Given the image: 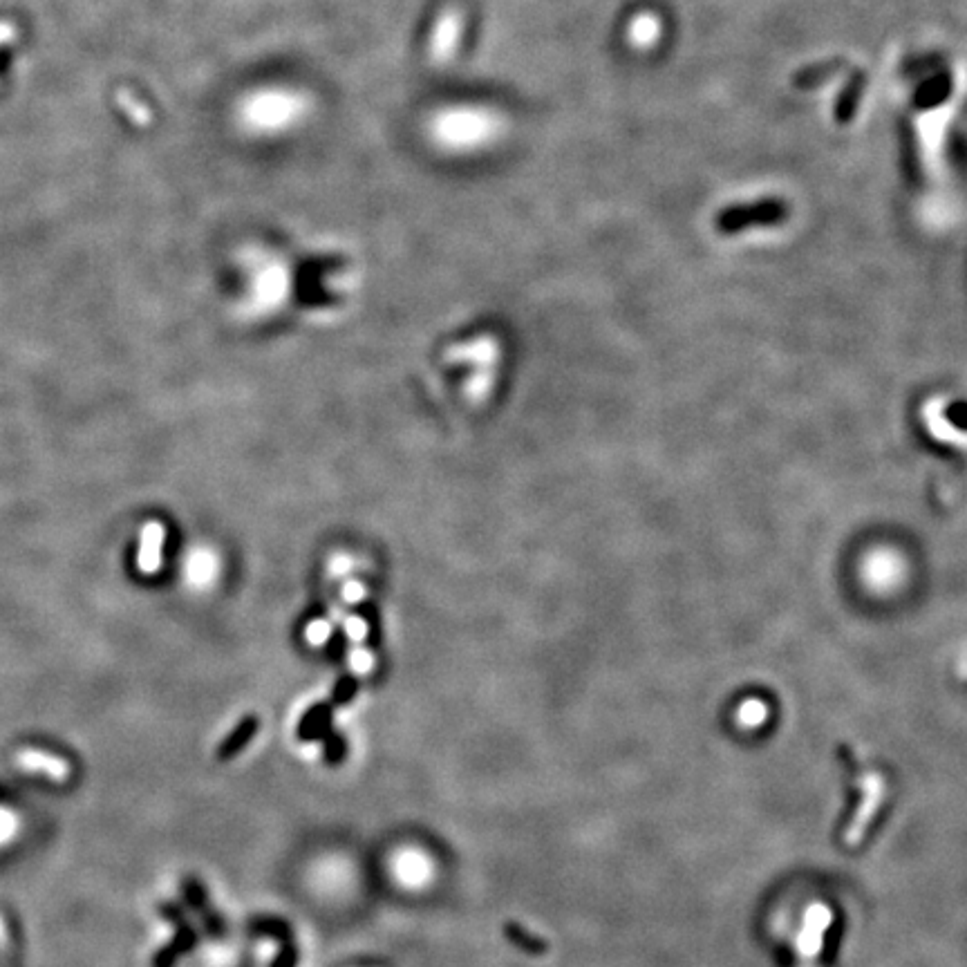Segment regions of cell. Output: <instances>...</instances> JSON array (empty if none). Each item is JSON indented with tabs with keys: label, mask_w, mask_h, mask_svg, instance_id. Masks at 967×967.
<instances>
[{
	"label": "cell",
	"mask_w": 967,
	"mask_h": 967,
	"mask_svg": "<svg viewBox=\"0 0 967 967\" xmlns=\"http://www.w3.org/2000/svg\"><path fill=\"white\" fill-rule=\"evenodd\" d=\"M166 542V529L159 522H148L142 529L137 551V567L146 576H155L162 567V551Z\"/></svg>",
	"instance_id": "6da1fadb"
},
{
	"label": "cell",
	"mask_w": 967,
	"mask_h": 967,
	"mask_svg": "<svg viewBox=\"0 0 967 967\" xmlns=\"http://www.w3.org/2000/svg\"><path fill=\"white\" fill-rule=\"evenodd\" d=\"M397 873L406 885L419 887L424 885V882H428L430 873H433V867H430V862L424 856H419V853H403L399 858Z\"/></svg>",
	"instance_id": "7a4b0ae2"
},
{
	"label": "cell",
	"mask_w": 967,
	"mask_h": 967,
	"mask_svg": "<svg viewBox=\"0 0 967 967\" xmlns=\"http://www.w3.org/2000/svg\"><path fill=\"white\" fill-rule=\"evenodd\" d=\"M256 732H258V719L256 717H244L240 721V726L231 732L229 739L224 741V744L220 746V759H231V757H236L240 750L249 744V741L256 737Z\"/></svg>",
	"instance_id": "3957f363"
},
{
	"label": "cell",
	"mask_w": 967,
	"mask_h": 967,
	"mask_svg": "<svg viewBox=\"0 0 967 967\" xmlns=\"http://www.w3.org/2000/svg\"><path fill=\"white\" fill-rule=\"evenodd\" d=\"M330 717H332L330 706H314L303 717V721H300L298 737L300 739H318V737H325L327 730H330Z\"/></svg>",
	"instance_id": "277c9868"
},
{
	"label": "cell",
	"mask_w": 967,
	"mask_h": 967,
	"mask_svg": "<svg viewBox=\"0 0 967 967\" xmlns=\"http://www.w3.org/2000/svg\"><path fill=\"white\" fill-rule=\"evenodd\" d=\"M186 894H189V900H191V903H193V907H195V909H200V914L204 916L206 925H209L211 932H213V934H218V936H222L224 927H222V923H220V918L215 916V914L211 912V909H209V903H206V894H204V889H202L200 882H193V880L186 882Z\"/></svg>",
	"instance_id": "5b68a950"
},
{
	"label": "cell",
	"mask_w": 967,
	"mask_h": 967,
	"mask_svg": "<svg viewBox=\"0 0 967 967\" xmlns=\"http://www.w3.org/2000/svg\"><path fill=\"white\" fill-rule=\"evenodd\" d=\"M506 936H509L515 945L522 947V950L529 952V954H544V952H547V943H544L542 938L529 934L527 929L515 925V923L506 925Z\"/></svg>",
	"instance_id": "8992f818"
},
{
	"label": "cell",
	"mask_w": 967,
	"mask_h": 967,
	"mask_svg": "<svg viewBox=\"0 0 967 967\" xmlns=\"http://www.w3.org/2000/svg\"><path fill=\"white\" fill-rule=\"evenodd\" d=\"M343 757H345V741L341 737H336V735L327 737V762L336 764V762H341Z\"/></svg>",
	"instance_id": "52a82bcc"
},
{
	"label": "cell",
	"mask_w": 967,
	"mask_h": 967,
	"mask_svg": "<svg viewBox=\"0 0 967 967\" xmlns=\"http://www.w3.org/2000/svg\"><path fill=\"white\" fill-rule=\"evenodd\" d=\"M330 632H332L330 625L323 623V621H316V623L309 625V629H307V641L312 645H321V643L327 641Z\"/></svg>",
	"instance_id": "ba28073f"
},
{
	"label": "cell",
	"mask_w": 967,
	"mask_h": 967,
	"mask_svg": "<svg viewBox=\"0 0 967 967\" xmlns=\"http://www.w3.org/2000/svg\"><path fill=\"white\" fill-rule=\"evenodd\" d=\"M356 688H359V683H356L354 679H341V683L336 685V690H334V701L336 703H347L352 697H354V692Z\"/></svg>",
	"instance_id": "9c48e42d"
},
{
	"label": "cell",
	"mask_w": 967,
	"mask_h": 967,
	"mask_svg": "<svg viewBox=\"0 0 967 967\" xmlns=\"http://www.w3.org/2000/svg\"><path fill=\"white\" fill-rule=\"evenodd\" d=\"M350 661H352V670H354L356 674H368V672L372 670V663H374V661H372V654H370V652H365V650H356V652L352 654V659H350Z\"/></svg>",
	"instance_id": "30bf717a"
},
{
	"label": "cell",
	"mask_w": 967,
	"mask_h": 967,
	"mask_svg": "<svg viewBox=\"0 0 967 967\" xmlns=\"http://www.w3.org/2000/svg\"><path fill=\"white\" fill-rule=\"evenodd\" d=\"M345 627H347V636H350L352 641H363L365 634H368V625H365L361 618H356V616L347 618Z\"/></svg>",
	"instance_id": "8fae6325"
},
{
	"label": "cell",
	"mask_w": 967,
	"mask_h": 967,
	"mask_svg": "<svg viewBox=\"0 0 967 967\" xmlns=\"http://www.w3.org/2000/svg\"><path fill=\"white\" fill-rule=\"evenodd\" d=\"M296 959H298L296 947H294V943L289 941V943L283 947V954H280V959L276 961V965H274V967H294V965H296Z\"/></svg>",
	"instance_id": "7c38bea8"
},
{
	"label": "cell",
	"mask_w": 967,
	"mask_h": 967,
	"mask_svg": "<svg viewBox=\"0 0 967 967\" xmlns=\"http://www.w3.org/2000/svg\"><path fill=\"white\" fill-rule=\"evenodd\" d=\"M343 596H345L347 603H359V600L365 596V591H363V587L359 585V582H350V585L345 587V594Z\"/></svg>",
	"instance_id": "4fadbf2b"
}]
</instances>
